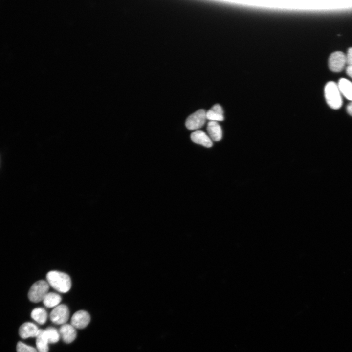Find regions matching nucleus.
Listing matches in <instances>:
<instances>
[{"instance_id":"1","label":"nucleus","mask_w":352,"mask_h":352,"mask_svg":"<svg viewBox=\"0 0 352 352\" xmlns=\"http://www.w3.org/2000/svg\"><path fill=\"white\" fill-rule=\"evenodd\" d=\"M48 285L61 293L67 292L71 288L70 277L66 273L58 271H50L46 274Z\"/></svg>"},{"instance_id":"2","label":"nucleus","mask_w":352,"mask_h":352,"mask_svg":"<svg viewBox=\"0 0 352 352\" xmlns=\"http://www.w3.org/2000/svg\"><path fill=\"white\" fill-rule=\"evenodd\" d=\"M324 92L326 102L331 109L337 110L341 107L343 103L341 93L335 82H328L325 87Z\"/></svg>"},{"instance_id":"3","label":"nucleus","mask_w":352,"mask_h":352,"mask_svg":"<svg viewBox=\"0 0 352 352\" xmlns=\"http://www.w3.org/2000/svg\"><path fill=\"white\" fill-rule=\"evenodd\" d=\"M48 283L44 280H40L35 282L30 287L28 296L30 301L38 303L43 301L49 290Z\"/></svg>"},{"instance_id":"4","label":"nucleus","mask_w":352,"mask_h":352,"mask_svg":"<svg viewBox=\"0 0 352 352\" xmlns=\"http://www.w3.org/2000/svg\"><path fill=\"white\" fill-rule=\"evenodd\" d=\"M206 111L200 109L190 115L185 121L186 128L190 130H198L201 128L206 120Z\"/></svg>"},{"instance_id":"5","label":"nucleus","mask_w":352,"mask_h":352,"mask_svg":"<svg viewBox=\"0 0 352 352\" xmlns=\"http://www.w3.org/2000/svg\"><path fill=\"white\" fill-rule=\"evenodd\" d=\"M69 311L68 307L64 304L55 307L50 313L51 321L54 324L63 325L68 320Z\"/></svg>"},{"instance_id":"6","label":"nucleus","mask_w":352,"mask_h":352,"mask_svg":"<svg viewBox=\"0 0 352 352\" xmlns=\"http://www.w3.org/2000/svg\"><path fill=\"white\" fill-rule=\"evenodd\" d=\"M346 64V55L341 51L334 52L329 57V68L333 72H339L342 71Z\"/></svg>"},{"instance_id":"7","label":"nucleus","mask_w":352,"mask_h":352,"mask_svg":"<svg viewBox=\"0 0 352 352\" xmlns=\"http://www.w3.org/2000/svg\"><path fill=\"white\" fill-rule=\"evenodd\" d=\"M90 320V317L88 312L79 310L74 313L71 319V325L75 328L83 329L87 327Z\"/></svg>"},{"instance_id":"8","label":"nucleus","mask_w":352,"mask_h":352,"mask_svg":"<svg viewBox=\"0 0 352 352\" xmlns=\"http://www.w3.org/2000/svg\"><path fill=\"white\" fill-rule=\"evenodd\" d=\"M40 329L34 323L25 322L20 326L19 334L21 338L26 339L29 337H36Z\"/></svg>"},{"instance_id":"9","label":"nucleus","mask_w":352,"mask_h":352,"mask_svg":"<svg viewBox=\"0 0 352 352\" xmlns=\"http://www.w3.org/2000/svg\"><path fill=\"white\" fill-rule=\"evenodd\" d=\"M60 335L66 343L72 342L76 337L75 328L70 324H65L61 326L59 330Z\"/></svg>"},{"instance_id":"10","label":"nucleus","mask_w":352,"mask_h":352,"mask_svg":"<svg viewBox=\"0 0 352 352\" xmlns=\"http://www.w3.org/2000/svg\"><path fill=\"white\" fill-rule=\"evenodd\" d=\"M190 137L193 142L205 147L209 148L213 145L212 140L203 131L196 130L191 133Z\"/></svg>"},{"instance_id":"11","label":"nucleus","mask_w":352,"mask_h":352,"mask_svg":"<svg viewBox=\"0 0 352 352\" xmlns=\"http://www.w3.org/2000/svg\"><path fill=\"white\" fill-rule=\"evenodd\" d=\"M207 131L211 140L219 141L221 139L222 129L218 122L209 121L207 125Z\"/></svg>"},{"instance_id":"12","label":"nucleus","mask_w":352,"mask_h":352,"mask_svg":"<svg viewBox=\"0 0 352 352\" xmlns=\"http://www.w3.org/2000/svg\"><path fill=\"white\" fill-rule=\"evenodd\" d=\"M206 119L211 121H222L224 120L223 111L221 106L214 105L206 112Z\"/></svg>"},{"instance_id":"13","label":"nucleus","mask_w":352,"mask_h":352,"mask_svg":"<svg viewBox=\"0 0 352 352\" xmlns=\"http://www.w3.org/2000/svg\"><path fill=\"white\" fill-rule=\"evenodd\" d=\"M48 340L44 330L40 329L39 333L36 337V344L38 352H48Z\"/></svg>"},{"instance_id":"14","label":"nucleus","mask_w":352,"mask_h":352,"mask_svg":"<svg viewBox=\"0 0 352 352\" xmlns=\"http://www.w3.org/2000/svg\"><path fill=\"white\" fill-rule=\"evenodd\" d=\"M337 85L341 93L347 99L352 101V83L342 78L339 79Z\"/></svg>"},{"instance_id":"15","label":"nucleus","mask_w":352,"mask_h":352,"mask_svg":"<svg viewBox=\"0 0 352 352\" xmlns=\"http://www.w3.org/2000/svg\"><path fill=\"white\" fill-rule=\"evenodd\" d=\"M62 300L61 296L54 292H48L43 300L45 307L50 308L58 306Z\"/></svg>"},{"instance_id":"16","label":"nucleus","mask_w":352,"mask_h":352,"mask_svg":"<svg viewBox=\"0 0 352 352\" xmlns=\"http://www.w3.org/2000/svg\"><path fill=\"white\" fill-rule=\"evenodd\" d=\"M31 317L38 324L43 325L47 320V313L44 308H37L32 311Z\"/></svg>"},{"instance_id":"17","label":"nucleus","mask_w":352,"mask_h":352,"mask_svg":"<svg viewBox=\"0 0 352 352\" xmlns=\"http://www.w3.org/2000/svg\"><path fill=\"white\" fill-rule=\"evenodd\" d=\"M49 343H55L60 339V333L58 331L53 327H48L44 330Z\"/></svg>"},{"instance_id":"18","label":"nucleus","mask_w":352,"mask_h":352,"mask_svg":"<svg viewBox=\"0 0 352 352\" xmlns=\"http://www.w3.org/2000/svg\"><path fill=\"white\" fill-rule=\"evenodd\" d=\"M16 350L17 352H38L37 350L34 347L20 341L17 344Z\"/></svg>"},{"instance_id":"19","label":"nucleus","mask_w":352,"mask_h":352,"mask_svg":"<svg viewBox=\"0 0 352 352\" xmlns=\"http://www.w3.org/2000/svg\"><path fill=\"white\" fill-rule=\"evenodd\" d=\"M346 64L352 66V47L350 48L346 55Z\"/></svg>"},{"instance_id":"20","label":"nucleus","mask_w":352,"mask_h":352,"mask_svg":"<svg viewBox=\"0 0 352 352\" xmlns=\"http://www.w3.org/2000/svg\"><path fill=\"white\" fill-rule=\"evenodd\" d=\"M346 73L348 76L352 78V66H348L346 68Z\"/></svg>"},{"instance_id":"21","label":"nucleus","mask_w":352,"mask_h":352,"mask_svg":"<svg viewBox=\"0 0 352 352\" xmlns=\"http://www.w3.org/2000/svg\"><path fill=\"white\" fill-rule=\"evenodd\" d=\"M346 110L348 113L352 116V102L347 106Z\"/></svg>"}]
</instances>
